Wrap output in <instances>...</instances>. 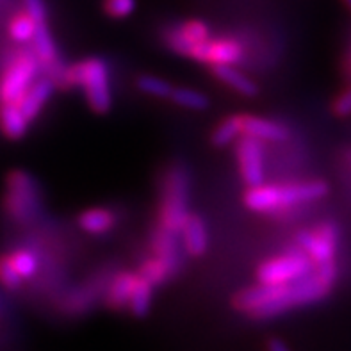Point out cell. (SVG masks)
<instances>
[{
  "label": "cell",
  "mask_w": 351,
  "mask_h": 351,
  "mask_svg": "<svg viewBox=\"0 0 351 351\" xmlns=\"http://www.w3.org/2000/svg\"><path fill=\"white\" fill-rule=\"evenodd\" d=\"M245 56V49L241 41L228 36L219 38H207L205 41L196 43L187 58L207 66H221V64H237Z\"/></svg>",
  "instance_id": "9c48e42d"
},
{
  "label": "cell",
  "mask_w": 351,
  "mask_h": 351,
  "mask_svg": "<svg viewBox=\"0 0 351 351\" xmlns=\"http://www.w3.org/2000/svg\"><path fill=\"white\" fill-rule=\"evenodd\" d=\"M0 127L9 139H20L29 132L31 121L27 120L16 102L0 104Z\"/></svg>",
  "instance_id": "ffe728a7"
},
{
  "label": "cell",
  "mask_w": 351,
  "mask_h": 351,
  "mask_svg": "<svg viewBox=\"0 0 351 351\" xmlns=\"http://www.w3.org/2000/svg\"><path fill=\"white\" fill-rule=\"evenodd\" d=\"M32 52L36 53V58L40 59L41 66H45L50 71L56 70V64H58V47H56V41H53V36L47 22L38 23L36 34L32 38Z\"/></svg>",
  "instance_id": "d6986e66"
},
{
  "label": "cell",
  "mask_w": 351,
  "mask_h": 351,
  "mask_svg": "<svg viewBox=\"0 0 351 351\" xmlns=\"http://www.w3.org/2000/svg\"><path fill=\"white\" fill-rule=\"evenodd\" d=\"M150 248L152 255L159 257L169 266V269L175 273L180 271L184 258V246L180 243V234L169 232L157 225V228L152 232L150 236Z\"/></svg>",
  "instance_id": "7c38bea8"
},
{
  "label": "cell",
  "mask_w": 351,
  "mask_h": 351,
  "mask_svg": "<svg viewBox=\"0 0 351 351\" xmlns=\"http://www.w3.org/2000/svg\"><path fill=\"white\" fill-rule=\"evenodd\" d=\"M136 86H138V89L141 93L156 98H169L171 97V91H173V86L169 84L168 80L160 79V77L156 75L138 77Z\"/></svg>",
  "instance_id": "4316f807"
},
{
  "label": "cell",
  "mask_w": 351,
  "mask_h": 351,
  "mask_svg": "<svg viewBox=\"0 0 351 351\" xmlns=\"http://www.w3.org/2000/svg\"><path fill=\"white\" fill-rule=\"evenodd\" d=\"M40 59L32 50H20L5 66L0 79V104L18 102L25 91L38 80Z\"/></svg>",
  "instance_id": "52a82bcc"
},
{
  "label": "cell",
  "mask_w": 351,
  "mask_h": 351,
  "mask_svg": "<svg viewBox=\"0 0 351 351\" xmlns=\"http://www.w3.org/2000/svg\"><path fill=\"white\" fill-rule=\"evenodd\" d=\"M296 246L302 248L316 266L337 261L341 228L334 221H319L312 228L300 230L294 237Z\"/></svg>",
  "instance_id": "ba28073f"
},
{
  "label": "cell",
  "mask_w": 351,
  "mask_h": 351,
  "mask_svg": "<svg viewBox=\"0 0 351 351\" xmlns=\"http://www.w3.org/2000/svg\"><path fill=\"white\" fill-rule=\"evenodd\" d=\"M267 351H291V348L282 339L271 337L267 341Z\"/></svg>",
  "instance_id": "1f68e13d"
},
{
  "label": "cell",
  "mask_w": 351,
  "mask_h": 351,
  "mask_svg": "<svg viewBox=\"0 0 351 351\" xmlns=\"http://www.w3.org/2000/svg\"><path fill=\"white\" fill-rule=\"evenodd\" d=\"M314 269H316L314 261L296 246L264 261L257 267V282L266 285L293 284L303 276L311 275Z\"/></svg>",
  "instance_id": "8992f818"
},
{
  "label": "cell",
  "mask_w": 351,
  "mask_h": 351,
  "mask_svg": "<svg viewBox=\"0 0 351 351\" xmlns=\"http://www.w3.org/2000/svg\"><path fill=\"white\" fill-rule=\"evenodd\" d=\"M138 273L120 271L107 285L106 289V305L112 311H125L129 308L130 294H132L134 284H136Z\"/></svg>",
  "instance_id": "2e32d148"
},
{
  "label": "cell",
  "mask_w": 351,
  "mask_h": 351,
  "mask_svg": "<svg viewBox=\"0 0 351 351\" xmlns=\"http://www.w3.org/2000/svg\"><path fill=\"white\" fill-rule=\"evenodd\" d=\"M189 191L191 177L186 166L175 165L162 180L159 204V225L175 234H180L189 216Z\"/></svg>",
  "instance_id": "277c9868"
},
{
  "label": "cell",
  "mask_w": 351,
  "mask_h": 351,
  "mask_svg": "<svg viewBox=\"0 0 351 351\" xmlns=\"http://www.w3.org/2000/svg\"><path fill=\"white\" fill-rule=\"evenodd\" d=\"M53 91H56V80L52 77H43L36 80L34 84L27 89L25 95L18 100L16 104L31 123L41 114L43 107L52 98Z\"/></svg>",
  "instance_id": "4fadbf2b"
},
{
  "label": "cell",
  "mask_w": 351,
  "mask_h": 351,
  "mask_svg": "<svg viewBox=\"0 0 351 351\" xmlns=\"http://www.w3.org/2000/svg\"><path fill=\"white\" fill-rule=\"evenodd\" d=\"M328 191L330 186L321 178L285 184H261L248 187L243 200L254 213H280L302 204L321 200Z\"/></svg>",
  "instance_id": "7a4b0ae2"
},
{
  "label": "cell",
  "mask_w": 351,
  "mask_h": 351,
  "mask_svg": "<svg viewBox=\"0 0 351 351\" xmlns=\"http://www.w3.org/2000/svg\"><path fill=\"white\" fill-rule=\"evenodd\" d=\"M22 2L23 11L31 14L36 23L47 22V5H45V0H22Z\"/></svg>",
  "instance_id": "4dcf8cb0"
},
{
  "label": "cell",
  "mask_w": 351,
  "mask_h": 351,
  "mask_svg": "<svg viewBox=\"0 0 351 351\" xmlns=\"http://www.w3.org/2000/svg\"><path fill=\"white\" fill-rule=\"evenodd\" d=\"M116 214L111 209L106 207H91L79 214L77 223H79L80 230L91 236H104L107 232H111L116 227Z\"/></svg>",
  "instance_id": "e0dca14e"
},
{
  "label": "cell",
  "mask_w": 351,
  "mask_h": 351,
  "mask_svg": "<svg viewBox=\"0 0 351 351\" xmlns=\"http://www.w3.org/2000/svg\"><path fill=\"white\" fill-rule=\"evenodd\" d=\"M343 2L348 5V9H350V11H351V0H343Z\"/></svg>",
  "instance_id": "d6a6232c"
},
{
  "label": "cell",
  "mask_w": 351,
  "mask_h": 351,
  "mask_svg": "<svg viewBox=\"0 0 351 351\" xmlns=\"http://www.w3.org/2000/svg\"><path fill=\"white\" fill-rule=\"evenodd\" d=\"M339 278L337 261L316 266L311 275L293 284H258L239 291L234 296V307L252 319H271L298 307L325 300Z\"/></svg>",
  "instance_id": "6da1fadb"
},
{
  "label": "cell",
  "mask_w": 351,
  "mask_h": 351,
  "mask_svg": "<svg viewBox=\"0 0 351 351\" xmlns=\"http://www.w3.org/2000/svg\"><path fill=\"white\" fill-rule=\"evenodd\" d=\"M213 75L218 80H221L223 84L234 89L236 93L243 95V97H255L258 95V86L255 84V80L250 79L246 73L237 70L236 64H221V66H213Z\"/></svg>",
  "instance_id": "ac0fdd59"
},
{
  "label": "cell",
  "mask_w": 351,
  "mask_h": 351,
  "mask_svg": "<svg viewBox=\"0 0 351 351\" xmlns=\"http://www.w3.org/2000/svg\"><path fill=\"white\" fill-rule=\"evenodd\" d=\"M207 38H210V29L207 23L202 20H187V22L178 23L166 31L165 41L171 52L187 58L193 47L200 41H205Z\"/></svg>",
  "instance_id": "8fae6325"
},
{
  "label": "cell",
  "mask_w": 351,
  "mask_h": 351,
  "mask_svg": "<svg viewBox=\"0 0 351 351\" xmlns=\"http://www.w3.org/2000/svg\"><path fill=\"white\" fill-rule=\"evenodd\" d=\"M138 273L143 278H147L154 287H159V285L166 284L173 276V271L169 269L168 264L165 261H160L159 257H156V255H152L147 261H143L139 264Z\"/></svg>",
  "instance_id": "cb8c5ba5"
},
{
  "label": "cell",
  "mask_w": 351,
  "mask_h": 351,
  "mask_svg": "<svg viewBox=\"0 0 351 351\" xmlns=\"http://www.w3.org/2000/svg\"><path fill=\"white\" fill-rule=\"evenodd\" d=\"M36 29H38V23L34 22V18L31 16L25 11H20V13L14 14L11 20H9V38L16 43H32V38L36 34Z\"/></svg>",
  "instance_id": "603a6c76"
},
{
  "label": "cell",
  "mask_w": 351,
  "mask_h": 351,
  "mask_svg": "<svg viewBox=\"0 0 351 351\" xmlns=\"http://www.w3.org/2000/svg\"><path fill=\"white\" fill-rule=\"evenodd\" d=\"M136 4H138L136 0H104V11L107 16L123 20L136 11Z\"/></svg>",
  "instance_id": "f1b7e54d"
},
{
  "label": "cell",
  "mask_w": 351,
  "mask_h": 351,
  "mask_svg": "<svg viewBox=\"0 0 351 351\" xmlns=\"http://www.w3.org/2000/svg\"><path fill=\"white\" fill-rule=\"evenodd\" d=\"M5 210L16 223H31L41 210V189L36 178L22 169L8 175Z\"/></svg>",
  "instance_id": "5b68a950"
},
{
  "label": "cell",
  "mask_w": 351,
  "mask_h": 351,
  "mask_svg": "<svg viewBox=\"0 0 351 351\" xmlns=\"http://www.w3.org/2000/svg\"><path fill=\"white\" fill-rule=\"evenodd\" d=\"M22 282L23 278L16 273L9 255H2V257H0V284L4 285V287H8V289L14 291L20 289Z\"/></svg>",
  "instance_id": "83f0119b"
},
{
  "label": "cell",
  "mask_w": 351,
  "mask_h": 351,
  "mask_svg": "<svg viewBox=\"0 0 351 351\" xmlns=\"http://www.w3.org/2000/svg\"><path fill=\"white\" fill-rule=\"evenodd\" d=\"M152 302H154V285L138 273L132 294H130L129 311L132 312L134 317L143 319V317H147L148 312L152 311Z\"/></svg>",
  "instance_id": "44dd1931"
},
{
  "label": "cell",
  "mask_w": 351,
  "mask_h": 351,
  "mask_svg": "<svg viewBox=\"0 0 351 351\" xmlns=\"http://www.w3.org/2000/svg\"><path fill=\"white\" fill-rule=\"evenodd\" d=\"M243 136H250L263 143H282L289 138V129L280 121L243 114Z\"/></svg>",
  "instance_id": "5bb4252c"
},
{
  "label": "cell",
  "mask_w": 351,
  "mask_h": 351,
  "mask_svg": "<svg viewBox=\"0 0 351 351\" xmlns=\"http://www.w3.org/2000/svg\"><path fill=\"white\" fill-rule=\"evenodd\" d=\"M243 136V114H232L214 129L210 141L216 148H225Z\"/></svg>",
  "instance_id": "7402d4cb"
},
{
  "label": "cell",
  "mask_w": 351,
  "mask_h": 351,
  "mask_svg": "<svg viewBox=\"0 0 351 351\" xmlns=\"http://www.w3.org/2000/svg\"><path fill=\"white\" fill-rule=\"evenodd\" d=\"M169 98H171V102L175 106L189 109V111H204V109L210 106V100L207 95L189 88H173Z\"/></svg>",
  "instance_id": "d4e9b609"
},
{
  "label": "cell",
  "mask_w": 351,
  "mask_h": 351,
  "mask_svg": "<svg viewBox=\"0 0 351 351\" xmlns=\"http://www.w3.org/2000/svg\"><path fill=\"white\" fill-rule=\"evenodd\" d=\"M184 252L191 257H202L209 248V230L198 214H189L180 230Z\"/></svg>",
  "instance_id": "9a60e30c"
},
{
  "label": "cell",
  "mask_w": 351,
  "mask_h": 351,
  "mask_svg": "<svg viewBox=\"0 0 351 351\" xmlns=\"http://www.w3.org/2000/svg\"><path fill=\"white\" fill-rule=\"evenodd\" d=\"M332 111L339 118H348V116H351V86L334 98Z\"/></svg>",
  "instance_id": "f546056e"
},
{
  "label": "cell",
  "mask_w": 351,
  "mask_h": 351,
  "mask_svg": "<svg viewBox=\"0 0 351 351\" xmlns=\"http://www.w3.org/2000/svg\"><path fill=\"white\" fill-rule=\"evenodd\" d=\"M61 84L80 89L88 106L97 114H106L112 107V88L109 64L102 58H88L62 71Z\"/></svg>",
  "instance_id": "3957f363"
},
{
  "label": "cell",
  "mask_w": 351,
  "mask_h": 351,
  "mask_svg": "<svg viewBox=\"0 0 351 351\" xmlns=\"http://www.w3.org/2000/svg\"><path fill=\"white\" fill-rule=\"evenodd\" d=\"M9 258H11L14 269H16V273L22 276L23 280L32 278L38 273V269H40V258H38V255L32 250L18 248L9 254Z\"/></svg>",
  "instance_id": "484cf974"
},
{
  "label": "cell",
  "mask_w": 351,
  "mask_h": 351,
  "mask_svg": "<svg viewBox=\"0 0 351 351\" xmlns=\"http://www.w3.org/2000/svg\"><path fill=\"white\" fill-rule=\"evenodd\" d=\"M236 160L241 178L248 187L264 184V143L250 136L236 141Z\"/></svg>",
  "instance_id": "30bf717a"
}]
</instances>
